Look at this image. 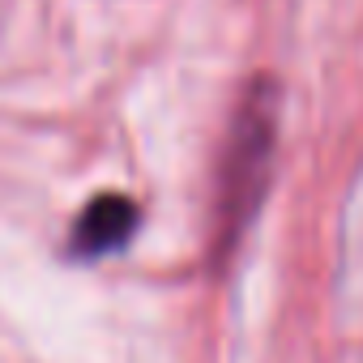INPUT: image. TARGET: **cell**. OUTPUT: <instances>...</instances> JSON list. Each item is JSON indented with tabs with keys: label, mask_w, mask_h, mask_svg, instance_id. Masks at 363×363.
Listing matches in <instances>:
<instances>
[{
	"label": "cell",
	"mask_w": 363,
	"mask_h": 363,
	"mask_svg": "<svg viewBox=\"0 0 363 363\" xmlns=\"http://www.w3.org/2000/svg\"><path fill=\"white\" fill-rule=\"evenodd\" d=\"M346 265L359 269V282H363V184L354 193V206L346 214Z\"/></svg>",
	"instance_id": "3957f363"
},
{
	"label": "cell",
	"mask_w": 363,
	"mask_h": 363,
	"mask_svg": "<svg viewBox=\"0 0 363 363\" xmlns=\"http://www.w3.org/2000/svg\"><path fill=\"white\" fill-rule=\"evenodd\" d=\"M278 154V86L274 77L248 82L235 103L223 171H218V197H214V261H227L235 244L248 235Z\"/></svg>",
	"instance_id": "6da1fadb"
},
{
	"label": "cell",
	"mask_w": 363,
	"mask_h": 363,
	"mask_svg": "<svg viewBox=\"0 0 363 363\" xmlns=\"http://www.w3.org/2000/svg\"><path fill=\"white\" fill-rule=\"evenodd\" d=\"M137 223H141V210H137L133 197H124V193H103V197H94V201L77 214L69 248H73V257H82V261H103V257L120 252V248L133 240Z\"/></svg>",
	"instance_id": "7a4b0ae2"
}]
</instances>
